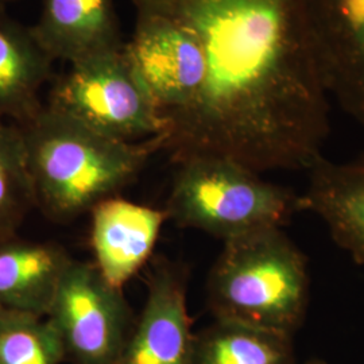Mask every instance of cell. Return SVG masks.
<instances>
[{
    "instance_id": "1",
    "label": "cell",
    "mask_w": 364,
    "mask_h": 364,
    "mask_svg": "<svg viewBox=\"0 0 364 364\" xmlns=\"http://www.w3.org/2000/svg\"><path fill=\"white\" fill-rule=\"evenodd\" d=\"M191 30L205 57L195 100L168 119L177 164L219 156L257 173L308 170L331 132V102L305 0H132Z\"/></svg>"
},
{
    "instance_id": "2",
    "label": "cell",
    "mask_w": 364,
    "mask_h": 364,
    "mask_svg": "<svg viewBox=\"0 0 364 364\" xmlns=\"http://www.w3.org/2000/svg\"><path fill=\"white\" fill-rule=\"evenodd\" d=\"M18 127L36 207L57 221L91 212L130 183L149 158L162 150L161 138L117 141L45 105Z\"/></svg>"
},
{
    "instance_id": "3",
    "label": "cell",
    "mask_w": 364,
    "mask_h": 364,
    "mask_svg": "<svg viewBox=\"0 0 364 364\" xmlns=\"http://www.w3.org/2000/svg\"><path fill=\"white\" fill-rule=\"evenodd\" d=\"M207 293L216 320L293 336L309 308L308 259L284 228L245 235L224 242Z\"/></svg>"
},
{
    "instance_id": "4",
    "label": "cell",
    "mask_w": 364,
    "mask_h": 364,
    "mask_svg": "<svg viewBox=\"0 0 364 364\" xmlns=\"http://www.w3.org/2000/svg\"><path fill=\"white\" fill-rule=\"evenodd\" d=\"M168 219L224 242L263 230L284 228L304 212L302 196L262 178L260 173L219 156L177 162Z\"/></svg>"
},
{
    "instance_id": "5",
    "label": "cell",
    "mask_w": 364,
    "mask_h": 364,
    "mask_svg": "<svg viewBox=\"0 0 364 364\" xmlns=\"http://www.w3.org/2000/svg\"><path fill=\"white\" fill-rule=\"evenodd\" d=\"M53 111L85 127L123 142H142L161 138L169 123L146 90L124 52L93 55L70 64L50 91Z\"/></svg>"
},
{
    "instance_id": "6",
    "label": "cell",
    "mask_w": 364,
    "mask_h": 364,
    "mask_svg": "<svg viewBox=\"0 0 364 364\" xmlns=\"http://www.w3.org/2000/svg\"><path fill=\"white\" fill-rule=\"evenodd\" d=\"M46 317L75 364H119L130 335L123 290L111 287L93 263L72 260Z\"/></svg>"
},
{
    "instance_id": "7",
    "label": "cell",
    "mask_w": 364,
    "mask_h": 364,
    "mask_svg": "<svg viewBox=\"0 0 364 364\" xmlns=\"http://www.w3.org/2000/svg\"><path fill=\"white\" fill-rule=\"evenodd\" d=\"M124 52L166 120L191 105L204 84L207 68L200 42L164 15L136 11Z\"/></svg>"
},
{
    "instance_id": "8",
    "label": "cell",
    "mask_w": 364,
    "mask_h": 364,
    "mask_svg": "<svg viewBox=\"0 0 364 364\" xmlns=\"http://www.w3.org/2000/svg\"><path fill=\"white\" fill-rule=\"evenodd\" d=\"M329 99L364 130V0H305Z\"/></svg>"
},
{
    "instance_id": "9",
    "label": "cell",
    "mask_w": 364,
    "mask_h": 364,
    "mask_svg": "<svg viewBox=\"0 0 364 364\" xmlns=\"http://www.w3.org/2000/svg\"><path fill=\"white\" fill-rule=\"evenodd\" d=\"M193 352L185 278L173 266L159 264L119 364H193Z\"/></svg>"
},
{
    "instance_id": "10",
    "label": "cell",
    "mask_w": 364,
    "mask_h": 364,
    "mask_svg": "<svg viewBox=\"0 0 364 364\" xmlns=\"http://www.w3.org/2000/svg\"><path fill=\"white\" fill-rule=\"evenodd\" d=\"M95 267L111 287L123 290L156 247L166 210L108 197L91 209Z\"/></svg>"
},
{
    "instance_id": "11",
    "label": "cell",
    "mask_w": 364,
    "mask_h": 364,
    "mask_svg": "<svg viewBox=\"0 0 364 364\" xmlns=\"http://www.w3.org/2000/svg\"><path fill=\"white\" fill-rule=\"evenodd\" d=\"M30 28L54 61L75 64L123 48L114 0H42Z\"/></svg>"
},
{
    "instance_id": "12",
    "label": "cell",
    "mask_w": 364,
    "mask_h": 364,
    "mask_svg": "<svg viewBox=\"0 0 364 364\" xmlns=\"http://www.w3.org/2000/svg\"><path fill=\"white\" fill-rule=\"evenodd\" d=\"M304 212L324 225L338 247L364 266V158L332 162L321 158L308 170Z\"/></svg>"
},
{
    "instance_id": "13",
    "label": "cell",
    "mask_w": 364,
    "mask_h": 364,
    "mask_svg": "<svg viewBox=\"0 0 364 364\" xmlns=\"http://www.w3.org/2000/svg\"><path fill=\"white\" fill-rule=\"evenodd\" d=\"M72 260L54 243L0 239V309L46 316Z\"/></svg>"
},
{
    "instance_id": "14",
    "label": "cell",
    "mask_w": 364,
    "mask_h": 364,
    "mask_svg": "<svg viewBox=\"0 0 364 364\" xmlns=\"http://www.w3.org/2000/svg\"><path fill=\"white\" fill-rule=\"evenodd\" d=\"M52 57L0 6V119L23 124L43 105L39 92L53 73Z\"/></svg>"
},
{
    "instance_id": "15",
    "label": "cell",
    "mask_w": 364,
    "mask_h": 364,
    "mask_svg": "<svg viewBox=\"0 0 364 364\" xmlns=\"http://www.w3.org/2000/svg\"><path fill=\"white\" fill-rule=\"evenodd\" d=\"M193 364H294L291 336L216 320L195 336Z\"/></svg>"
},
{
    "instance_id": "16",
    "label": "cell",
    "mask_w": 364,
    "mask_h": 364,
    "mask_svg": "<svg viewBox=\"0 0 364 364\" xmlns=\"http://www.w3.org/2000/svg\"><path fill=\"white\" fill-rule=\"evenodd\" d=\"M36 207L21 129L0 119V239L16 235Z\"/></svg>"
},
{
    "instance_id": "17",
    "label": "cell",
    "mask_w": 364,
    "mask_h": 364,
    "mask_svg": "<svg viewBox=\"0 0 364 364\" xmlns=\"http://www.w3.org/2000/svg\"><path fill=\"white\" fill-rule=\"evenodd\" d=\"M65 358L46 316L0 309V364H61Z\"/></svg>"
},
{
    "instance_id": "18",
    "label": "cell",
    "mask_w": 364,
    "mask_h": 364,
    "mask_svg": "<svg viewBox=\"0 0 364 364\" xmlns=\"http://www.w3.org/2000/svg\"><path fill=\"white\" fill-rule=\"evenodd\" d=\"M13 1H18V0H0V6L6 7V4H9V3H13Z\"/></svg>"
},
{
    "instance_id": "19",
    "label": "cell",
    "mask_w": 364,
    "mask_h": 364,
    "mask_svg": "<svg viewBox=\"0 0 364 364\" xmlns=\"http://www.w3.org/2000/svg\"><path fill=\"white\" fill-rule=\"evenodd\" d=\"M305 364H328L326 362H323V360H318V359H316V360H309V362H306Z\"/></svg>"
}]
</instances>
